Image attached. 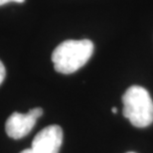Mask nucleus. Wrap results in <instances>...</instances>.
Listing matches in <instances>:
<instances>
[{"label":"nucleus","instance_id":"obj_7","mask_svg":"<svg viewBox=\"0 0 153 153\" xmlns=\"http://www.w3.org/2000/svg\"><path fill=\"white\" fill-rule=\"evenodd\" d=\"M9 2H16V3H23L25 2V0H0V6H3L7 4Z\"/></svg>","mask_w":153,"mask_h":153},{"label":"nucleus","instance_id":"obj_3","mask_svg":"<svg viewBox=\"0 0 153 153\" xmlns=\"http://www.w3.org/2000/svg\"><path fill=\"white\" fill-rule=\"evenodd\" d=\"M63 142V129L59 125H49L36 134L32 141L35 153H59Z\"/></svg>","mask_w":153,"mask_h":153},{"label":"nucleus","instance_id":"obj_2","mask_svg":"<svg viewBox=\"0 0 153 153\" xmlns=\"http://www.w3.org/2000/svg\"><path fill=\"white\" fill-rule=\"evenodd\" d=\"M122 114L135 127L144 128L153 122V100L147 90L140 85L128 88L122 96Z\"/></svg>","mask_w":153,"mask_h":153},{"label":"nucleus","instance_id":"obj_5","mask_svg":"<svg viewBox=\"0 0 153 153\" xmlns=\"http://www.w3.org/2000/svg\"><path fill=\"white\" fill-rule=\"evenodd\" d=\"M28 112L33 116V117H35L36 119H38L39 117H41L42 114H43V109L41 108H33V109H30Z\"/></svg>","mask_w":153,"mask_h":153},{"label":"nucleus","instance_id":"obj_8","mask_svg":"<svg viewBox=\"0 0 153 153\" xmlns=\"http://www.w3.org/2000/svg\"><path fill=\"white\" fill-rule=\"evenodd\" d=\"M20 153H35V152L32 150V148H29V149H25V150H22Z\"/></svg>","mask_w":153,"mask_h":153},{"label":"nucleus","instance_id":"obj_4","mask_svg":"<svg viewBox=\"0 0 153 153\" xmlns=\"http://www.w3.org/2000/svg\"><path fill=\"white\" fill-rule=\"evenodd\" d=\"M35 117L27 112L23 114L20 112H13L6 120L5 130L8 136L14 139H19L26 136L36 123Z\"/></svg>","mask_w":153,"mask_h":153},{"label":"nucleus","instance_id":"obj_9","mask_svg":"<svg viewBox=\"0 0 153 153\" xmlns=\"http://www.w3.org/2000/svg\"><path fill=\"white\" fill-rule=\"evenodd\" d=\"M111 111H112L114 114H117V108H114L111 109Z\"/></svg>","mask_w":153,"mask_h":153},{"label":"nucleus","instance_id":"obj_6","mask_svg":"<svg viewBox=\"0 0 153 153\" xmlns=\"http://www.w3.org/2000/svg\"><path fill=\"white\" fill-rule=\"evenodd\" d=\"M5 76H6L5 67H4V65H3V63L0 61V85H1L3 82V81H4Z\"/></svg>","mask_w":153,"mask_h":153},{"label":"nucleus","instance_id":"obj_10","mask_svg":"<svg viewBox=\"0 0 153 153\" xmlns=\"http://www.w3.org/2000/svg\"><path fill=\"white\" fill-rule=\"evenodd\" d=\"M127 153H134V152H127Z\"/></svg>","mask_w":153,"mask_h":153},{"label":"nucleus","instance_id":"obj_1","mask_svg":"<svg viewBox=\"0 0 153 153\" xmlns=\"http://www.w3.org/2000/svg\"><path fill=\"white\" fill-rule=\"evenodd\" d=\"M94 49V43L88 39L64 41L52 54L55 70L61 74H73L88 63Z\"/></svg>","mask_w":153,"mask_h":153}]
</instances>
